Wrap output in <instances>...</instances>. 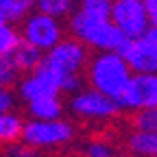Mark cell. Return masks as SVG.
<instances>
[{"instance_id": "8992f818", "label": "cell", "mask_w": 157, "mask_h": 157, "mask_svg": "<svg viewBox=\"0 0 157 157\" xmlns=\"http://www.w3.org/2000/svg\"><path fill=\"white\" fill-rule=\"evenodd\" d=\"M22 39L26 44L48 52L63 39V26L61 20L52 15H46L42 11H33L22 22Z\"/></svg>"}, {"instance_id": "603a6c76", "label": "cell", "mask_w": 157, "mask_h": 157, "mask_svg": "<svg viewBox=\"0 0 157 157\" xmlns=\"http://www.w3.org/2000/svg\"><path fill=\"white\" fill-rule=\"evenodd\" d=\"M146 11L151 26H157V0H146Z\"/></svg>"}, {"instance_id": "6da1fadb", "label": "cell", "mask_w": 157, "mask_h": 157, "mask_svg": "<svg viewBox=\"0 0 157 157\" xmlns=\"http://www.w3.org/2000/svg\"><path fill=\"white\" fill-rule=\"evenodd\" d=\"M72 37L96 50V52H122L129 37L113 24L111 17H92L83 11H74L70 15Z\"/></svg>"}, {"instance_id": "3957f363", "label": "cell", "mask_w": 157, "mask_h": 157, "mask_svg": "<svg viewBox=\"0 0 157 157\" xmlns=\"http://www.w3.org/2000/svg\"><path fill=\"white\" fill-rule=\"evenodd\" d=\"M76 129L72 122L57 118V120H26L24 133H22V144H26L33 151H50V148H61L74 142Z\"/></svg>"}, {"instance_id": "ba28073f", "label": "cell", "mask_w": 157, "mask_h": 157, "mask_svg": "<svg viewBox=\"0 0 157 157\" xmlns=\"http://www.w3.org/2000/svg\"><path fill=\"white\" fill-rule=\"evenodd\" d=\"M122 55L133 74L157 72V26H148L144 35L129 39Z\"/></svg>"}, {"instance_id": "7402d4cb", "label": "cell", "mask_w": 157, "mask_h": 157, "mask_svg": "<svg viewBox=\"0 0 157 157\" xmlns=\"http://www.w3.org/2000/svg\"><path fill=\"white\" fill-rule=\"evenodd\" d=\"M15 103V96L9 87H0V113L2 111H11Z\"/></svg>"}, {"instance_id": "9c48e42d", "label": "cell", "mask_w": 157, "mask_h": 157, "mask_svg": "<svg viewBox=\"0 0 157 157\" xmlns=\"http://www.w3.org/2000/svg\"><path fill=\"white\" fill-rule=\"evenodd\" d=\"M122 111H144L157 107V72L151 74H133L127 90L118 98Z\"/></svg>"}, {"instance_id": "44dd1931", "label": "cell", "mask_w": 157, "mask_h": 157, "mask_svg": "<svg viewBox=\"0 0 157 157\" xmlns=\"http://www.w3.org/2000/svg\"><path fill=\"white\" fill-rule=\"evenodd\" d=\"M15 74H17V70L11 63V59H0V87H9Z\"/></svg>"}, {"instance_id": "d6986e66", "label": "cell", "mask_w": 157, "mask_h": 157, "mask_svg": "<svg viewBox=\"0 0 157 157\" xmlns=\"http://www.w3.org/2000/svg\"><path fill=\"white\" fill-rule=\"evenodd\" d=\"M83 157H116V146L105 137H94L83 146Z\"/></svg>"}, {"instance_id": "ffe728a7", "label": "cell", "mask_w": 157, "mask_h": 157, "mask_svg": "<svg viewBox=\"0 0 157 157\" xmlns=\"http://www.w3.org/2000/svg\"><path fill=\"white\" fill-rule=\"evenodd\" d=\"M133 129H135V131L157 133V107H155V109H144V111L133 113Z\"/></svg>"}, {"instance_id": "2e32d148", "label": "cell", "mask_w": 157, "mask_h": 157, "mask_svg": "<svg viewBox=\"0 0 157 157\" xmlns=\"http://www.w3.org/2000/svg\"><path fill=\"white\" fill-rule=\"evenodd\" d=\"M7 22H24V20L37 11V0H0Z\"/></svg>"}, {"instance_id": "277c9868", "label": "cell", "mask_w": 157, "mask_h": 157, "mask_svg": "<svg viewBox=\"0 0 157 157\" xmlns=\"http://www.w3.org/2000/svg\"><path fill=\"white\" fill-rule=\"evenodd\" d=\"M68 109L72 116H76L78 120H90V122H105L113 120L116 116H120L122 107L116 98L98 92L94 87H81L74 92L68 101Z\"/></svg>"}, {"instance_id": "5b68a950", "label": "cell", "mask_w": 157, "mask_h": 157, "mask_svg": "<svg viewBox=\"0 0 157 157\" xmlns=\"http://www.w3.org/2000/svg\"><path fill=\"white\" fill-rule=\"evenodd\" d=\"M63 83H66V74H61L59 70H55L52 66H48L44 61L35 72H29L20 81L17 94L24 103L37 101V98H44V96H61Z\"/></svg>"}, {"instance_id": "5bb4252c", "label": "cell", "mask_w": 157, "mask_h": 157, "mask_svg": "<svg viewBox=\"0 0 157 157\" xmlns=\"http://www.w3.org/2000/svg\"><path fill=\"white\" fill-rule=\"evenodd\" d=\"M127 146L137 157H157V133L133 131L127 140Z\"/></svg>"}, {"instance_id": "52a82bcc", "label": "cell", "mask_w": 157, "mask_h": 157, "mask_svg": "<svg viewBox=\"0 0 157 157\" xmlns=\"http://www.w3.org/2000/svg\"><path fill=\"white\" fill-rule=\"evenodd\" d=\"M44 61L68 76V74H78L83 68H87L90 55H87V46L81 42V39H76V37L66 39L63 37L55 48H50L46 52Z\"/></svg>"}, {"instance_id": "e0dca14e", "label": "cell", "mask_w": 157, "mask_h": 157, "mask_svg": "<svg viewBox=\"0 0 157 157\" xmlns=\"http://www.w3.org/2000/svg\"><path fill=\"white\" fill-rule=\"evenodd\" d=\"M78 7V0H37V11L52 15L57 20L70 17Z\"/></svg>"}, {"instance_id": "7c38bea8", "label": "cell", "mask_w": 157, "mask_h": 157, "mask_svg": "<svg viewBox=\"0 0 157 157\" xmlns=\"http://www.w3.org/2000/svg\"><path fill=\"white\" fill-rule=\"evenodd\" d=\"M24 133V120L15 111H2L0 113V146H15L22 142Z\"/></svg>"}, {"instance_id": "7a4b0ae2", "label": "cell", "mask_w": 157, "mask_h": 157, "mask_svg": "<svg viewBox=\"0 0 157 157\" xmlns=\"http://www.w3.org/2000/svg\"><path fill=\"white\" fill-rule=\"evenodd\" d=\"M131 78H133V70L127 63L122 52H96L87 63L90 87L116 98V101L127 90Z\"/></svg>"}, {"instance_id": "cb8c5ba5", "label": "cell", "mask_w": 157, "mask_h": 157, "mask_svg": "<svg viewBox=\"0 0 157 157\" xmlns=\"http://www.w3.org/2000/svg\"><path fill=\"white\" fill-rule=\"evenodd\" d=\"M7 22V15H5V11H2V7H0V24H5Z\"/></svg>"}, {"instance_id": "4fadbf2b", "label": "cell", "mask_w": 157, "mask_h": 157, "mask_svg": "<svg viewBox=\"0 0 157 157\" xmlns=\"http://www.w3.org/2000/svg\"><path fill=\"white\" fill-rule=\"evenodd\" d=\"M44 59H46V52L44 50H39V48H35V46H31V44H22L17 50H15V55L11 57V63L15 66V70L17 72H35L39 66L44 63Z\"/></svg>"}, {"instance_id": "ac0fdd59", "label": "cell", "mask_w": 157, "mask_h": 157, "mask_svg": "<svg viewBox=\"0 0 157 157\" xmlns=\"http://www.w3.org/2000/svg\"><path fill=\"white\" fill-rule=\"evenodd\" d=\"M76 9L92 17H111L113 0H78Z\"/></svg>"}, {"instance_id": "30bf717a", "label": "cell", "mask_w": 157, "mask_h": 157, "mask_svg": "<svg viewBox=\"0 0 157 157\" xmlns=\"http://www.w3.org/2000/svg\"><path fill=\"white\" fill-rule=\"evenodd\" d=\"M111 20L129 39H135L146 33L151 26L146 0H113Z\"/></svg>"}, {"instance_id": "8fae6325", "label": "cell", "mask_w": 157, "mask_h": 157, "mask_svg": "<svg viewBox=\"0 0 157 157\" xmlns=\"http://www.w3.org/2000/svg\"><path fill=\"white\" fill-rule=\"evenodd\" d=\"M63 101L61 96H44L37 101L26 103V111L33 120H57L63 116Z\"/></svg>"}, {"instance_id": "9a60e30c", "label": "cell", "mask_w": 157, "mask_h": 157, "mask_svg": "<svg viewBox=\"0 0 157 157\" xmlns=\"http://www.w3.org/2000/svg\"><path fill=\"white\" fill-rule=\"evenodd\" d=\"M22 44H24L22 31H17L9 22L0 24V59H11Z\"/></svg>"}]
</instances>
